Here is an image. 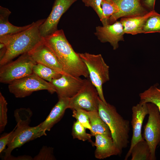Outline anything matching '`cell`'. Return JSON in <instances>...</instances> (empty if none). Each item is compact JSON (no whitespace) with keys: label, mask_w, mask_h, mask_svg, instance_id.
<instances>
[{"label":"cell","mask_w":160,"mask_h":160,"mask_svg":"<svg viewBox=\"0 0 160 160\" xmlns=\"http://www.w3.org/2000/svg\"><path fill=\"white\" fill-rule=\"evenodd\" d=\"M53 52L63 68V72L75 77L89 78L87 68L67 40L63 30H58L43 38Z\"/></svg>","instance_id":"1"},{"label":"cell","mask_w":160,"mask_h":160,"mask_svg":"<svg viewBox=\"0 0 160 160\" xmlns=\"http://www.w3.org/2000/svg\"><path fill=\"white\" fill-rule=\"evenodd\" d=\"M45 19L33 22L27 29L20 32L0 37V43L6 46V52L0 59V65L11 61L20 55L29 53L43 40L40 28Z\"/></svg>","instance_id":"2"},{"label":"cell","mask_w":160,"mask_h":160,"mask_svg":"<svg viewBox=\"0 0 160 160\" xmlns=\"http://www.w3.org/2000/svg\"><path fill=\"white\" fill-rule=\"evenodd\" d=\"M32 112L30 109L21 108L16 109L14 116L17 125L7 145V148L3 152L4 160H8L12 155L11 153L15 148L21 147L25 143L38 138L46 135L39 124L31 127L29 124Z\"/></svg>","instance_id":"3"},{"label":"cell","mask_w":160,"mask_h":160,"mask_svg":"<svg viewBox=\"0 0 160 160\" xmlns=\"http://www.w3.org/2000/svg\"><path fill=\"white\" fill-rule=\"evenodd\" d=\"M98 112L102 119L108 126L115 145L122 153L129 143V122L124 119L115 106L105 103L99 97Z\"/></svg>","instance_id":"4"},{"label":"cell","mask_w":160,"mask_h":160,"mask_svg":"<svg viewBox=\"0 0 160 160\" xmlns=\"http://www.w3.org/2000/svg\"><path fill=\"white\" fill-rule=\"evenodd\" d=\"M78 54L86 65L89 79L97 89L100 98L105 103L107 104L103 94V85L110 79L109 66L101 54L95 55L87 52Z\"/></svg>","instance_id":"5"},{"label":"cell","mask_w":160,"mask_h":160,"mask_svg":"<svg viewBox=\"0 0 160 160\" xmlns=\"http://www.w3.org/2000/svg\"><path fill=\"white\" fill-rule=\"evenodd\" d=\"M9 92L16 98H23L34 92L47 90L51 94L56 92L53 85L33 73L9 83Z\"/></svg>","instance_id":"6"},{"label":"cell","mask_w":160,"mask_h":160,"mask_svg":"<svg viewBox=\"0 0 160 160\" xmlns=\"http://www.w3.org/2000/svg\"><path fill=\"white\" fill-rule=\"evenodd\" d=\"M36 63L29 53L21 55L16 60L0 66V82L9 84L33 74V67Z\"/></svg>","instance_id":"7"},{"label":"cell","mask_w":160,"mask_h":160,"mask_svg":"<svg viewBox=\"0 0 160 160\" xmlns=\"http://www.w3.org/2000/svg\"><path fill=\"white\" fill-rule=\"evenodd\" d=\"M98 94L89 78L85 79L80 90L69 98L68 108L82 109L87 111H98Z\"/></svg>","instance_id":"8"},{"label":"cell","mask_w":160,"mask_h":160,"mask_svg":"<svg viewBox=\"0 0 160 160\" xmlns=\"http://www.w3.org/2000/svg\"><path fill=\"white\" fill-rule=\"evenodd\" d=\"M148 116L144 127V139L148 143L151 151V160L156 159V150L160 145V112L154 104L147 103Z\"/></svg>","instance_id":"9"},{"label":"cell","mask_w":160,"mask_h":160,"mask_svg":"<svg viewBox=\"0 0 160 160\" xmlns=\"http://www.w3.org/2000/svg\"><path fill=\"white\" fill-rule=\"evenodd\" d=\"M77 0H55L50 13L40 26V31L43 37L58 30L57 25L62 16Z\"/></svg>","instance_id":"10"},{"label":"cell","mask_w":160,"mask_h":160,"mask_svg":"<svg viewBox=\"0 0 160 160\" xmlns=\"http://www.w3.org/2000/svg\"><path fill=\"white\" fill-rule=\"evenodd\" d=\"M85 81L80 77H74L66 73L52 79L50 82L54 87L58 98H71L81 88Z\"/></svg>","instance_id":"11"},{"label":"cell","mask_w":160,"mask_h":160,"mask_svg":"<svg viewBox=\"0 0 160 160\" xmlns=\"http://www.w3.org/2000/svg\"><path fill=\"white\" fill-rule=\"evenodd\" d=\"M131 124L132 135L129 148L124 159L127 160L130 156V152L133 146L138 142L144 139L142 135V129L144 120L148 114L147 103H139L132 106Z\"/></svg>","instance_id":"12"},{"label":"cell","mask_w":160,"mask_h":160,"mask_svg":"<svg viewBox=\"0 0 160 160\" xmlns=\"http://www.w3.org/2000/svg\"><path fill=\"white\" fill-rule=\"evenodd\" d=\"M95 35L102 43L108 42L114 50L119 47V42L124 41L125 34L122 25L120 21H116L111 24L96 27Z\"/></svg>","instance_id":"13"},{"label":"cell","mask_w":160,"mask_h":160,"mask_svg":"<svg viewBox=\"0 0 160 160\" xmlns=\"http://www.w3.org/2000/svg\"><path fill=\"white\" fill-rule=\"evenodd\" d=\"M29 53L36 63L44 65L62 74L65 73L63 72L62 66L57 57L44 39Z\"/></svg>","instance_id":"14"},{"label":"cell","mask_w":160,"mask_h":160,"mask_svg":"<svg viewBox=\"0 0 160 160\" xmlns=\"http://www.w3.org/2000/svg\"><path fill=\"white\" fill-rule=\"evenodd\" d=\"M112 0L117 5L119 10L110 17L109 24L113 23L119 18L141 15L148 12L142 5L140 0Z\"/></svg>","instance_id":"15"},{"label":"cell","mask_w":160,"mask_h":160,"mask_svg":"<svg viewBox=\"0 0 160 160\" xmlns=\"http://www.w3.org/2000/svg\"><path fill=\"white\" fill-rule=\"evenodd\" d=\"M93 146L96 147L95 152V158L104 159L111 156L120 155L121 153L117 148L111 136L97 134Z\"/></svg>","instance_id":"16"},{"label":"cell","mask_w":160,"mask_h":160,"mask_svg":"<svg viewBox=\"0 0 160 160\" xmlns=\"http://www.w3.org/2000/svg\"><path fill=\"white\" fill-rule=\"evenodd\" d=\"M69 98H60L54 106L45 120L39 124L45 131H49L63 117L68 108Z\"/></svg>","instance_id":"17"},{"label":"cell","mask_w":160,"mask_h":160,"mask_svg":"<svg viewBox=\"0 0 160 160\" xmlns=\"http://www.w3.org/2000/svg\"><path fill=\"white\" fill-rule=\"evenodd\" d=\"M155 12L153 10L143 15L121 17L120 21L122 25L125 33L134 35L143 33V29L146 21Z\"/></svg>","instance_id":"18"},{"label":"cell","mask_w":160,"mask_h":160,"mask_svg":"<svg viewBox=\"0 0 160 160\" xmlns=\"http://www.w3.org/2000/svg\"><path fill=\"white\" fill-rule=\"evenodd\" d=\"M11 14L8 9L0 6V37L20 32L29 28L33 24V22L20 27L15 26L9 21V17Z\"/></svg>","instance_id":"19"},{"label":"cell","mask_w":160,"mask_h":160,"mask_svg":"<svg viewBox=\"0 0 160 160\" xmlns=\"http://www.w3.org/2000/svg\"><path fill=\"white\" fill-rule=\"evenodd\" d=\"M87 112L91 129L90 134L92 136H95L97 134L111 136L108 126L101 118L98 111H87Z\"/></svg>","instance_id":"20"},{"label":"cell","mask_w":160,"mask_h":160,"mask_svg":"<svg viewBox=\"0 0 160 160\" xmlns=\"http://www.w3.org/2000/svg\"><path fill=\"white\" fill-rule=\"evenodd\" d=\"M140 102L151 103L155 105L160 112V88L157 84L153 85L139 95Z\"/></svg>","instance_id":"21"},{"label":"cell","mask_w":160,"mask_h":160,"mask_svg":"<svg viewBox=\"0 0 160 160\" xmlns=\"http://www.w3.org/2000/svg\"><path fill=\"white\" fill-rule=\"evenodd\" d=\"M130 156L131 160H151L150 148L144 139L138 142L133 146Z\"/></svg>","instance_id":"22"},{"label":"cell","mask_w":160,"mask_h":160,"mask_svg":"<svg viewBox=\"0 0 160 160\" xmlns=\"http://www.w3.org/2000/svg\"><path fill=\"white\" fill-rule=\"evenodd\" d=\"M33 73L43 79L50 82L52 79L60 77L62 74L43 64L36 63L33 68Z\"/></svg>","instance_id":"23"},{"label":"cell","mask_w":160,"mask_h":160,"mask_svg":"<svg viewBox=\"0 0 160 160\" xmlns=\"http://www.w3.org/2000/svg\"><path fill=\"white\" fill-rule=\"evenodd\" d=\"M101 4L103 14L101 22L103 25H105L109 24L110 17L118 13L119 10L117 5L112 0H102Z\"/></svg>","instance_id":"24"},{"label":"cell","mask_w":160,"mask_h":160,"mask_svg":"<svg viewBox=\"0 0 160 160\" xmlns=\"http://www.w3.org/2000/svg\"><path fill=\"white\" fill-rule=\"evenodd\" d=\"M160 33V14L155 11L147 20L143 29L144 33Z\"/></svg>","instance_id":"25"},{"label":"cell","mask_w":160,"mask_h":160,"mask_svg":"<svg viewBox=\"0 0 160 160\" xmlns=\"http://www.w3.org/2000/svg\"><path fill=\"white\" fill-rule=\"evenodd\" d=\"M86 129L76 120L74 122L72 126V135L73 138L83 141H88L93 146L94 142L91 140L92 136L90 134L86 132Z\"/></svg>","instance_id":"26"},{"label":"cell","mask_w":160,"mask_h":160,"mask_svg":"<svg viewBox=\"0 0 160 160\" xmlns=\"http://www.w3.org/2000/svg\"><path fill=\"white\" fill-rule=\"evenodd\" d=\"M7 103L0 92V132L3 131L7 122Z\"/></svg>","instance_id":"27"},{"label":"cell","mask_w":160,"mask_h":160,"mask_svg":"<svg viewBox=\"0 0 160 160\" xmlns=\"http://www.w3.org/2000/svg\"><path fill=\"white\" fill-rule=\"evenodd\" d=\"M72 116L75 118L86 129L90 131L91 127L90 124L89 116L87 111L80 109L72 110Z\"/></svg>","instance_id":"28"},{"label":"cell","mask_w":160,"mask_h":160,"mask_svg":"<svg viewBox=\"0 0 160 160\" xmlns=\"http://www.w3.org/2000/svg\"><path fill=\"white\" fill-rule=\"evenodd\" d=\"M53 148L43 146L40 150L38 154L35 156L33 160H55L53 153Z\"/></svg>","instance_id":"29"},{"label":"cell","mask_w":160,"mask_h":160,"mask_svg":"<svg viewBox=\"0 0 160 160\" xmlns=\"http://www.w3.org/2000/svg\"><path fill=\"white\" fill-rule=\"evenodd\" d=\"M102 0H82L85 6L92 7L99 17L101 21L103 17V12L101 7Z\"/></svg>","instance_id":"30"},{"label":"cell","mask_w":160,"mask_h":160,"mask_svg":"<svg viewBox=\"0 0 160 160\" xmlns=\"http://www.w3.org/2000/svg\"><path fill=\"white\" fill-rule=\"evenodd\" d=\"M14 129L8 133H4L2 135L0 138V153L1 154L2 152L6 148V147L8 144L9 140L13 132Z\"/></svg>","instance_id":"31"},{"label":"cell","mask_w":160,"mask_h":160,"mask_svg":"<svg viewBox=\"0 0 160 160\" xmlns=\"http://www.w3.org/2000/svg\"><path fill=\"white\" fill-rule=\"evenodd\" d=\"M156 0H143V4L151 10H154Z\"/></svg>","instance_id":"32"},{"label":"cell","mask_w":160,"mask_h":160,"mask_svg":"<svg viewBox=\"0 0 160 160\" xmlns=\"http://www.w3.org/2000/svg\"><path fill=\"white\" fill-rule=\"evenodd\" d=\"M8 160H33V158L31 156L27 155H23L17 157H15L11 155Z\"/></svg>","instance_id":"33"}]
</instances>
